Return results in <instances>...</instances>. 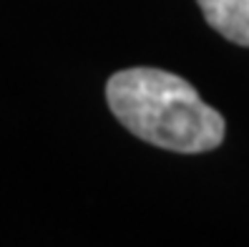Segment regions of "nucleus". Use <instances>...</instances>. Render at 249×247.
<instances>
[{"instance_id":"obj_2","label":"nucleus","mask_w":249,"mask_h":247,"mask_svg":"<svg viewBox=\"0 0 249 247\" xmlns=\"http://www.w3.org/2000/svg\"><path fill=\"white\" fill-rule=\"evenodd\" d=\"M207 23L224 38L249 46V0H196Z\"/></svg>"},{"instance_id":"obj_1","label":"nucleus","mask_w":249,"mask_h":247,"mask_svg":"<svg viewBox=\"0 0 249 247\" xmlns=\"http://www.w3.org/2000/svg\"><path fill=\"white\" fill-rule=\"evenodd\" d=\"M106 98L113 116L134 136L154 147L199 154L224 139V116L192 83L159 68H128L108 78Z\"/></svg>"}]
</instances>
